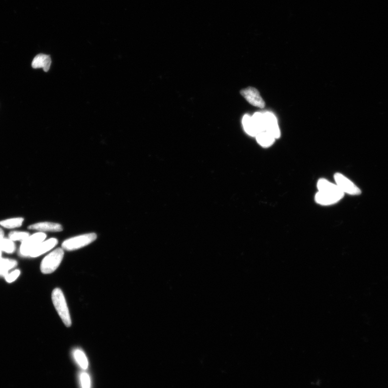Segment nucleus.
<instances>
[{"label":"nucleus","mask_w":388,"mask_h":388,"mask_svg":"<svg viewBox=\"0 0 388 388\" xmlns=\"http://www.w3.org/2000/svg\"><path fill=\"white\" fill-rule=\"evenodd\" d=\"M52 300L55 308L64 325L68 327L71 326L72 324L71 317L66 300L61 290L56 288L53 290Z\"/></svg>","instance_id":"1"},{"label":"nucleus","mask_w":388,"mask_h":388,"mask_svg":"<svg viewBox=\"0 0 388 388\" xmlns=\"http://www.w3.org/2000/svg\"><path fill=\"white\" fill-rule=\"evenodd\" d=\"M64 250L58 248L54 250L42 260L40 266L41 271L44 274L54 273L60 265L64 258Z\"/></svg>","instance_id":"2"},{"label":"nucleus","mask_w":388,"mask_h":388,"mask_svg":"<svg viewBox=\"0 0 388 388\" xmlns=\"http://www.w3.org/2000/svg\"><path fill=\"white\" fill-rule=\"evenodd\" d=\"M95 233L84 234L65 240L62 243V249L67 251L77 250L86 246L97 239Z\"/></svg>","instance_id":"3"},{"label":"nucleus","mask_w":388,"mask_h":388,"mask_svg":"<svg viewBox=\"0 0 388 388\" xmlns=\"http://www.w3.org/2000/svg\"><path fill=\"white\" fill-rule=\"evenodd\" d=\"M47 238V235L42 232L30 235L28 238L23 240L20 245L19 253L20 256L26 258L29 257L31 252L39 244L42 242Z\"/></svg>","instance_id":"4"},{"label":"nucleus","mask_w":388,"mask_h":388,"mask_svg":"<svg viewBox=\"0 0 388 388\" xmlns=\"http://www.w3.org/2000/svg\"><path fill=\"white\" fill-rule=\"evenodd\" d=\"M344 193L341 190L336 191H318L315 196L317 203L321 205H331L338 203L344 198Z\"/></svg>","instance_id":"5"},{"label":"nucleus","mask_w":388,"mask_h":388,"mask_svg":"<svg viewBox=\"0 0 388 388\" xmlns=\"http://www.w3.org/2000/svg\"><path fill=\"white\" fill-rule=\"evenodd\" d=\"M334 178L337 187L344 194L357 195L361 193L360 188L344 175L338 173H335Z\"/></svg>","instance_id":"6"},{"label":"nucleus","mask_w":388,"mask_h":388,"mask_svg":"<svg viewBox=\"0 0 388 388\" xmlns=\"http://www.w3.org/2000/svg\"><path fill=\"white\" fill-rule=\"evenodd\" d=\"M241 95L252 105L254 107L264 108L265 102L260 96L259 91L254 88L249 87L241 90Z\"/></svg>","instance_id":"7"},{"label":"nucleus","mask_w":388,"mask_h":388,"mask_svg":"<svg viewBox=\"0 0 388 388\" xmlns=\"http://www.w3.org/2000/svg\"><path fill=\"white\" fill-rule=\"evenodd\" d=\"M265 131L276 139L280 137V132L276 116L273 113L267 112L264 113Z\"/></svg>","instance_id":"8"},{"label":"nucleus","mask_w":388,"mask_h":388,"mask_svg":"<svg viewBox=\"0 0 388 388\" xmlns=\"http://www.w3.org/2000/svg\"><path fill=\"white\" fill-rule=\"evenodd\" d=\"M58 243V240L56 239H50L44 240L39 243L30 253L29 257L32 258H36L41 256L47 252L51 250Z\"/></svg>","instance_id":"9"},{"label":"nucleus","mask_w":388,"mask_h":388,"mask_svg":"<svg viewBox=\"0 0 388 388\" xmlns=\"http://www.w3.org/2000/svg\"><path fill=\"white\" fill-rule=\"evenodd\" d=\"M28 228L30 230L42 232V233L45 231L60 232L63 230L61 225L56 223L49 222L35 223L29 226Z\"/></svg>","instance_id":"10"},{"label":"nucleus","mask_w":388,"mask_h":388,"mask_svg":"<svg viewBox=\"0 0 388 388\" xmlns=\"http://www.w3.org/2000/svg\"><path fill=\"white\" fill-rule=\"evenodd\" d=\"M51 64V57L49 55L41 54L34 58L32 67L34 69L42 68L45 72H48Z\"/></svg>","instance_id":"11"},{"label":"nucleus","mask_w":388,"mask_h":388,"mask_svg":"<svg viewBox=\"0 0 388 388\" xmlns=\"http://www.w3.org/2000/svg\"><path fill=\"white\" fill-rule=\"evenodd\" d=\"M242 124L245 132L251 137H256L259 134L252 116L245 114L242 119Z\"/></svg>","instance_id":"12"},{"label":"nucleus","mask_w":388,"mask_h":388,"mask_svg":"<svg viewBox=\"0 0 388 388\" xmlns=\"http://www.w3.org/2000/svg\"><path fill=\"white\" fill-rule=\"evenodd\" d=\"M73 355L74 361L80 369L84 370L88 369L89 361L86 355L82 350L78 349H75L73 352Z\"/></svg>","instance_id":"13"},{"label":"nucleus","mask_w":388,"mask_h":388,"mask_svg":"<svg viewBox=\"0 0 388 388\" xmlns=\"http://www.w3.org/2000/svg\"><path fill=\"white\" fill-rule=\"evenodd\" d=\"M258 143L263 148H269L273 145L276 139L266 131L259 133L256 137Z\"/></svg>","instance_id":"14"},{"label":"nucleus","mask_w":388,"mask_h":388,"mask_svg":"<svg viewBox=\"0 0 388 388\" xmlns=\"http://www.w3.org/2000/svg\"><path fill=\"white\" fill-rule=\"evenodd\" d=\"M17 260L12 259H0V276H6L9 271L17 265Z\"/></svg>","instance_id":"15"},{"label":"nucleus","mask_w":388,"mask_h":388,"mask_svg":"<svg viewBox=\"0 0 388 388\" xmlns=\"http://www.w3.org/2000/svg\"><path fill=\"white\" fill-rule=\"evenodd\" d=\"M24 222L22 218H14L0 221V226L8 229H13L21 227Z\"/></svg>","instance_id":"16"},{"label":"nucleus","mask_w":388,"mask_h":388,"mask_svg":"<svg viewBox=\"0 0 388 388\" xmlns=\"http://www.w3.org/2000/svg\"><path fill=\"white\" fill-rule=\"evenodd\" d=\"M16 250V245L14 243V241L10 240L9 238L6 239L3 238L0 239V250L4 252L7 254H13Z\"/></svg>","instance_id":"17"},{"label":"nucleus","mask_w":388,"mask_h":388,"mask_svg":"<svg viewBox=\"0 0 388 388\" xmlns=\"http://www.w3.org/2000/svg\"><path fill=\"white\" fill-rule=\"evenodd\" d=\"M255 125L259 133L265 131V120L263 113L257 112L252 116Z\"/></svg>","instance_id":"18"},{"label":"nucleus","mask_w":388,"mask_h":388,"mask_svg":"<svg viewBox=\"0 0 388 388\" xmlns=\"http://www.w3.org/2000/svg\"><path fill=\"white\" fill-rule=\"evenodd\" d=\"M30 234L28 232L22 231H13L8 235V238L13 241H22L27 239Z\"/></svg>","instance_id":"19"},{"label":"nucleus","mask_w":388,"mask_h":388,"mask_svg":"<svg viewBox=\"0 0 388 388\" xmlns=\"http://www.w3.org/2000/svg\"><path fill=\"white\" fill-rule=\"evenodd\" d=\"M79 382L81 388H92V380L86 371L80 372L79 374Z\"/></svg>","instance_id":"20"},{"label":"nucleus","mask_w":388,"mask_h":388,"mask_svg":"<svg viewBox=\"0 0 388 388\" xmlns=\"http://www.w3.org/2000/svg\"><path fill=\"white\" fill-rule=\"evenodd\" d=\"M20 274H21V272L19 270H15L4 277L5 280L7 283H12L18 278Z\"/></svg>","instance_id":"21"},{"label":"nucleus","mask_w":388,"mask_h":388,"mask_svg":"<svg viewBox=\"0 0 388 388\" xmlns=\"http://www.w3.org/2000/svg\"><path fill=\"white\" fill-rule=\"evenodd\" d=\"M4 231L2 230V229L1 227H0V239L4 238Z\"/></svg>","instance_id":"22"},{"label":"nucleus","mask_w":388,"mask_h":388,"mask_svg":"<svg viewBox=\"0 0 388 388\" xmlns=\"http://www.w3.org/2000/svg\"><path fill=\"white\" fill-rule=\"evenodd\" d=\"M2 257V251L0 250V258H1Z\"/></svg>","instance_id":"23"},{"label":"nucleus","mask_w":388,"mask_h":388,"mask_svg":"<svg viewBox=\"0 0 388 388\" xmlns=\"http://www.w3.org/2000/svg\"><path fill=\"white\" fill-rule=\"evenodd\" d=\"M1 258H0V259H1Z\"/></svg>","instance_id":"24"}]
</instances>
